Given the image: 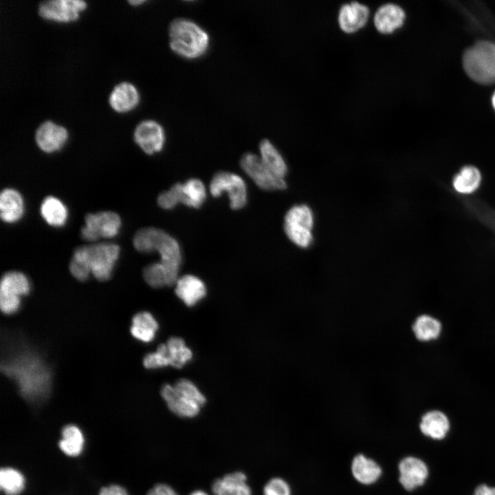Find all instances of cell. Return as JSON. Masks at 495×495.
Listing matches in <instances>:
<instances>
[{"label":"cell","mask_w":495,"mask_h":495,"mask_svg":"<svg viewBox=\"0 0 495 495\" xmlns=\"http://www.w3.org/2000/svg\"><path fill=\"white\" fill-rule=\"evenodd\" d=\"M5 360L2 369L16 381L19 391L28 401H41L49 395L51 373L39 357L31 351H19Z\"/></svg>","instance_id":"cell-1"},{"label":"cell","mask_w":495,"mask_h":495,"mask_svg":"<svg viewBox=\"0 0 495 495\" xmlns=\"http://www.w3.org/2000/svg\"><path fill=\"white\" fill-rule=\"evenodd\" d=\"M168 34L170 49L184 58H197L208 49L210 37L208 32L192 20L174 19L170 24Z\"/></svg>","instance_id":"cell-2"},{"label":"cell","mask_w":495,"mask_h":495,"mask_svg":"<svg viewBox=\"0 0 495 495\" xmlns=\"http://www.w3.org/2000/svg\"><path fill=\"white\" fill-rule=\"evenodd\" d=\"M134 248L140 252H157L160 263L179 272L182 254L177 241L165 231L153 227L139 230L134 235Z\"/></svg>","instance_id":"cell-3"},{"label":"cell","mask_w":495,"mask_h":495,"mask_svg":"<svg viewBox=\"0 0 495 495\" xmlns=\"http://www.w3.org/2000/svg\"><path fill=\"white\" fill-rule=\"evenodd\" d=\"M463 68L475 82L490 85L495 82V43L480 41L463 54Z\"/></svg>","instance_id":"cell-4"},{"label":"cell","mask_w":495,"mask_h":495,"mask_svg":"<svg viewBox=\"0 0 495 495\" xmlns=\"http://www.w3.org/2000/svg\"><path fill=\"white\" fill-rule=\"evenodd\" d=\"M314 212L308 205H294L285 214L284 232L296 246L303 249L308 248L314 243Z\"/></svg>","instance_id":"cell-5"},{"label":"cell","mask_w":495,"mask_h":495,"mask_svg":"<svg viewBox=\"0 0 495 495\" xmlns=\"http://www.w3.org/2000/svg\"><path fill=\"white\" fill-rule=\"evenodd\" d=\"M82 247L94 277L100 281L109 279L120 256V247L112 243H100Z\"/></svg>","instance_id":"cell-6"},{"label":"cell","mask_w":495,"mask_h":495,"mask_svg":"<svg viewBox=\"0 0 495 495\" xmlns=\"http://www.w3.org/2000/svg\"><path fill=\"white\" fill-rule=\"evenodd\" d=\"M209 190L214 197L226 192L230 199V206L233 210L243 208L247 204L248 190L243 179L239 175L228 172L219 171L212 177Z\"/></svg>","instance_id":"cell-7"},{"label":"cell","mask_w":495,"mask_h":495,"mask_svg":"<svg viewBox=\"0 0 495 495\" xmlns=\"http://www.w3.org/2000/svg\"><path fill=\"white\" fill-rule=\"evenodd\" d=\"M245 173L260 188L265 190H282L287 188L285 179L277 177L263 164L259 155L248 152L240 160Z\"/></svg>","instance_id":"cell-8"},{"label":"cell","mask_w":495,"mask_h":495,"mask_svg":"<svg viewBox=\"0 0 495 495\" xmlns=\"http://www.w3.org/2000/svg\"><path fill=\"white\" fill-rule=\"evenodd\" d=\"M85 222L81 230V236L89 241H96L100 237H114L118 234L121 227L120 216L111 211L87 214Z\"/></svg>","instance_id":"cell-9"},{"label":"cell","mask_w":495,"mask_h":495,"mask_svg":"<svg viewBox=\"0 0 495 495\" xmlns=\"http://www.w3.org/2000/svg\"><path fill=\"white\" fill-rule=\"evenodd\" d=\"M87 6L82 0H50L38 6V14L45 19L69 22L78 19Z\"/></svg>","instance_id":"cell-10"},{"label":"cell","mask_w":495,"mask_h":495,"mask_svg":"<svg viewBox=\"0 0 495 495\" xmlns=\"http://www.w3.org/2000/svg\"><path fill=\"white\" fill-rule=\"evenodd\" d=\"M135 143L146 154L161 151L164 146L165 132L157 122L148 120L140 122L133 133Z\"/></svg>","instance_id":"cell-11"},{"label":"cell","mask_w":495,"mask_h":495,"mask_svg":"<svg viewBox=\"0 0 495 495\" xmlns=\"http://www.w3.org/2000/svg\"><path fill=\"white\" fill-rule=\"evenodd\" d=\"M369 14L370 10L366 5L355 1L346 3L338 10V25L343 32L353 33L366 24Z\"/></svg>","instance_id":"cell-12"},{"label":"cell","mask_w":495,"mask_h":495,"mask_svg":"<svg viewBox=\"0 0 495 495\" xmlns=\"http://www.w3.org/2000/svg\"><path fill=\"white\" fill-rule=\"evenodd\" d=\"M34 138L38 147L41 151L51 153L60 150L64 146L68 133L63 126L47 120L36 129Z\"/></svg>","instance_id":"cell-13"},{"label":"cell","mask_w":495,"mask_h":495,"mask_svg":"<svg viewBox=\"0 0 495 495\" xmlns=\"http://www.w3.org/2000/svg\"><path fill=\"white\" fill-rule=\"evenodd\" d=\"M398 470L399 481L403 487L408 491L422 485L428 475L424 462L414 456L404 458L398 465Z\"/></svg>","instance_id":"cell-14"},{"label":"cell","mask_w":495,"mask_h":495,"mask_svg":"<svg viewBox=\"0 0 495 495\" xmlns=\"http://www.w3.org/2000/svg\"><path fill=\"white\" fill-rule=\"evenodd\" d=\"M161 395L170 410L182 417H194L199 414L202 407L197 402L179 393L174 386L170 384L162 386Z\"/></svg>","instance_id":"cell-15"},{"label":"cell","mask_w":495,"mask_h":495,"mask_svg":"<svg viewBox=\"0 0 495 495\" xmlns=\"http://www.w3.org/2000/svg\"><path fill=\"white\" fill-rule=\"evenodd\" d=\"M405 19L406 13L401 6L393 3H386L376 10L373 22L378 32L390 34L403 25Z\"/></svg>","instance_id":"cell-16"},{"label":"cell","mask_w":495,"mask_h":495,"mask_svg":"<svg viewBox=\"0 0 495 495\" xmlns=\"http://www.w3.org/2000/svg\"><path fill=\"white\" fill-rule=\"evenodd\" d=\"M175 285L176 295L188 307L196 305L206 294L204 283L194 275L186 274L179 277Z\"/></svg>","instance_id":"cell-17"},{"label":"cell","mask_w":495,"mask_h":495,"mask_svg":"<svg viewBox=\"0 0 495 495\" xmlns=\"http://www.w3.org/2000/svg\"><path fill=\"white\" fill-rule=\"evenodd\" d=\"M247 476L242 472H235L216 479L212 485L214 495H252L247 484Z\"/></svg>","instance_id":"cell-18"},{"label":"cell","mask_w":495,"mask_h":495,"mask_svg":"<svg viewBox=\"0 0 495 495\" xmlns=\"http://www.w3.org/2000/svg\"><path fill=\"white\" fill-rule=\"evenodd\" d=\"M139 100L137 89L128 82H122L115 86L109 97L111 107L119 113L132 110L137 106Z\"/></svg>","instance_id":"cell-19"},{"label":"cell","mask_w":495,"mask_h":495,"mask_svg":"<svg viewBox=\"0 0 495 495\" xmlns=\"http://www.w3.org/2000/svg\"><path fill=\"white\" fill-rule=\"evenodd\" d=\"M24 213V202L21 195L15 189L5 188L0 195V214L8 223L18 221Z\"/></svg>","instance_id":"cell-20"},{"label":"cell","mask_w":495,"mask_h":495,"mask_svg":"<svg viewBox=\"0 0 495 495\" xmlns=\"http://www.w3.org/2000/svg\"><path fill=\"white\" fill-rule=\"evenodd\" d=\"M143 278L149 286L161 288L175 285L179 272L158 261L149 264L144 269Z\"/></svg>","instance_id":"cell-21"},{"label":"cell","mask_w":495,"mask_h":495,"mask_svg":"<svg viewBox=\"0 0 495 495\" xmlns=\"http://www.w3.org/2000/svg\"><path fill=\"white\" fill-rule=\"evenodd\" d=\"M351 472L359 483L371 485L379 479L382 469L374 460L359 454L352 461Z\"/></svg>","instance_id":"cell-22"},{"label":"cell","mask_w":495,"mask_h":495,"mask_svg":"<svg viewBox=\"0 0 495 495\" xmlns=\"http://www.w3.org/2000/svg\"><path fill=\"white\" fill-rule=\"evenodd\" d=\"M259 156L265 166L275 175L285 179L288 168L287 163L276 147L268 140L259 144Z\"/></svg>","instance_id":"cell-23"},{"label":"cell","mask_w":495,"mask_h":495,"mask_svg":"<svg viewBox=\"0 0 495 495\" xmlns=\"http://www.w3.org/2000/svg\"><path fill=\"white\" fill-rule=\"evenodd\" d=\"M419 428L422 433L432 439L445 437L450 428L447 416L439 410L426 412L421 418Z\"/></svg>","instance_id":"cell-24"},{"label":"cell","mask_w":495,"mask_h":495,"mask_svg":"<svg viewBox=\"0 0 495 495\" xmlns=\"http://www.w3.org/2000/svg\"><path fill=\"white\" fill-rule=\"evenodd\" d=\"M158 328V323L153 316L148 311H142L133 317L130 331L135 339L150 342L154 339Z\"/></svg>","instance_id":"cell-25"},{"label":"cell","mask_w":495,"mask_h":495,"mask_svg":"<svg viewBox=\"0 0 495 495\" xmlns=\"http://www.w3.org/2000/svg\"><path fill=\"white\" fill-rule=\"evenodd\" d=\"M30 289L31 285L28 277L21 272H8L1 278L0 295L21 298L28 295Z\"/></svg>","instance_id":"cell-26"},{"label":"cell","mask_w":495,"mask_h":495,"mask_svg":"<svg viewBox=\"0 0 495 495\" xmlns=\"http://www.w3.org/2000/svg\"><path fill=\"white\" fill-rule=\"evenodd\" d=\"M40 212L43 219L52 226H63L67 220V207L59 199L53 196H48L43 199Z\"/></svg>","instance_id":"cell-27"},{"label":"cell","mask_w":495,"mask_h":495,"mask_svg":"<svg viewBox=\"0 0 495 495\" xmlns=\"http://www.w3.org/2000/svg\"><path fill=\"white\" fill-rule=\"evenodd\" d=\"M412 329L418 340L428 342L439 337L441 331V324L436 318L423 314L415 320Z\"/></svg>","instance_id":"cell-28"},{"label":"cell","mask_w":495,"mask_h":495,"mask_svg":"<svg viewBox=\"0 0 495 495\" xmlns=\"http://www.w3.org/2000/svg\"><path fill=\"white\" fill-rule=\"evenodd\" d=\"M157 204L163 209L170 210L182 204L190 207V200L185 184L176 183L168 190L160 193Z\"/></svg>","instance_id":"cell-29"},{"label":"cell","mask_w":495,"mask_h":495,"mask_svg":"<svg viewBox=\"0 0 495 495\" xmlns=\"http://www.w3.org/2000/svg\"><path fill=\"white\" fill-rule=\"evenodd\" d=\"M83 445L84 437L77 426L68 425L63 429L59 447L65 454L71 456H78L82 452Z\"/></svg>","instance_id":"cell-30"},{"label":"cell","mask_w":495,"mask_h":495,"mask_svg":"<svg viewBox=\"0 0 495 495\" xmlns=\"http://www.w3.org/2000/svg\"><path fill=\"white\" fill-rule=\"evenodd\" d=\"M481 180L480 171L474 166H464L453 179V186L456 191L468 194L475 191Z\"/></svg>","instance_id":"cell-31"},{"label":"cell","mask_w":495,"mask_h":495,"mask_svg":"<svg viewBox=\"0 0 495 495\" xmlns=\"http://www.w3.org/2000/svg\"><path fill=\"white\" fill-rule=\"evenodd\" d=\"M170 366L182 368L192 357L191 350L185 345L184 341L177 337L169 338L166 342Z\"/></svg>","instance_id":"cell-32"},{"label":"cell","mask_w":495,"mask_h":495,"mask_svg":"<svg viewBox=\"0 0 495 495\" xmlns=\"http://www.w3.org/2000/svg\"><path fill=\"white\" fill-rule=\"evenodd\" d=\"M23 475L11 468H2L0 473V485L7 495H17L24 487Z\"/></svg>","instance_id":"cell-33"},{"label":"cell","mask_w":495,"mask_h":495,"mask_svg":"<svg viewBox=\"0 0 495 495\" xmlns=\"http://www.w3.org/2000/svg\"><path fill=\"white\" fill-rule=\"evenodd\" d=\"M72 275L80 281L86 280L91 273L81 247L77 248L69 264Z\"/></svg>","instance_id":"cell-34"},{"label":"cell","mask_w":495,"mask_h":495,"mask_svg":"<svg viewBox=\"0 0 495 495\" xmlns=\"http://www.w3.org/2000/svg\"><path fill=\"white\" fill-rule=\"evenodd\" d=\"M143 364L146 368H157L170 365L166 344H160L155 352L145 355Z\"/></svg>","instance_id":"cell-35"},{"label":"cell","mask_w":495,"mask_h":495,"mask_svg":"<svg viewBox=\"0 0 495 495\" xmlns=\"http://www.w3.org/2000/svg\"><path fill=\"white\" fill-rule=\"evenodd\" d=\"M173 386L179 393L197 402L201 406L205 404L206 399L204 395L191 381L181 379Z\"/></svg>","instance_id":"cell-36"},{"label":"cell","mask_w":495,"mask_h":495,"mask_svg":"<svg viewBox=\"0 0 495 495\" xmlns=\"http://www.w3.org/2000/svg\"><path fill=\"white\" fill-rule=\"evenodd\" d=\"M263 495H291V489L284 479L273 478L265 484Z\"/></svg>","instance_id":"cell-37"},{"label":"cell","mask_w":495,"mask_h":495,"mask_svg":"<svg viewBox=\"0 0 495 495\" xmlns=\"http://www.w3.org/2000/svg\"><path fill=\"white\" fill-rule=\"evenodd\" d=\"M21 306L20 297L0 295V307L1 311L7 315L16 313Z\"/></svg>","instance_id":"cell-38"},{"label":"cell","mask_w":495,"mask_h":495,"mask_svg":"<svg viewBox=\"0 0 495 495\" xmlns=\"http://www.w3.org/2000/svg\"><path fill=\"white\" fill-rule=\"evenodd\" d=\"M147 495H179L170 486L158 484L151 488Z\"/></svg>","instance_id":"cell-39"},{"label":"cell","mask_w":495,"mask_h":495,"mask_svg":"<svg viewBox=\"0 0 495 495\" xmlns=\"http://www.w3.org/2000/svg\"><path fill=\"white\" fill-rule=\"evenodd\" d=\"M99 495H129L126 490L119 485H110L101 489Z\"/></svg>","instance_id":"cell-40"},{"label":"cell","mask_w":495,"mask_h":495,"mask_svg":"<svg viewBox=\"0 0 495 495\" xmlns=\"http://www.w3.org/2000/svg\"><path fill=\"white\" fill-rule=\"evenodd\" d=\"M474 495H495V487L481 485L476 489Z\"/></svg>","instance_id":"cell-41"},{"label":"cell","mask_w":495,"mask_h":495,"mask_svg":"<svg viewBox=\"0 0 495 495\" xmlns=\"http://www.w3.org/2000/svg\"><path fill=\"white\" fill-rule=\"evenodd\" d=\"M190 495H209V494L203 490H195V491L192 492Z\"/></svg>","instance_id":"cell-42"},{"label":"cell","mask_w":495,"mask_h":495,"mask_svg":"<svg viewBox=\"0 0 495 495\" xmlns=\"http://www.w3.org/2000/svg\"><path fill=\"white\" fill-rule=\"evenodd\" d=\"M144 1H142V0H138V1H137V0H133V1H132V0H130V1H129V3H130L131 4H133V6H136V5H139V4L143 3Z\"/></svg>","instance_id":"cell-43"},{"label":"cell","mask_w":495,"mask_h":495,"mask_svg":"<svg viewBox=\"0 0 495 495\" xmlns=\"http://www.w3.org/2000/svg\"><path fill=\"white\" fill-rule=\"evenodd\" d=\"M492 105L495 109V92L494 93V94L492 96Z\"/></svg>","instance_id":"cell-44"}]
</instances>
